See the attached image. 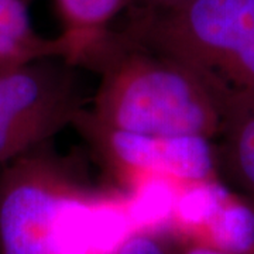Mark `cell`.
Listing matches in <instances>:
<instances>
[{"label":"cell","mask_w":254,"mask_h":254,"mask_svg":"<svg viewBox=\"0 0 254 254\" xmlns=\"http://www.w3.org/2000/svg\"><path fill=\"white\" fill-rule=\"evenodd\" d=\"M48 145L1 165L0 254H115L136 232L128 198Z\"/></svg>","instance_id":"obj_1"},{"label":"cell","mask_w":254,"mask_h":254,"mask_svg":"<svg viewBox=\"0 0 254 254\" xmlns=\"http://www.w3.org/2000/svg\"><path fill=\"white\" fill-rule=\"evenodd\" d=\"M83 63L98 66L92 106L78 122L131 134L218 138L226 102L202 73L145 46L109 33Z\"/></svg>","instance_id":"obj_2"},{"label":"cell","mask_w":254,"mask_h":254,"mask_svg":"<svg viewBox=\"0 0 254 254\" xmlns=\"http://www.w3.org/2000/svg\"><path fill=\"white\" fill-rule=\"evenodd\" d=\"M128 33L202 73L226 103L254 92V0H188L144 11Z\"/></svg>","instance_id":"obj_3"},{"label":"cell","mask_w":254,"mask_h":254,"mask_svg":"<svg viewBox=\"0 0 254 254\" xmlns=\"http://www.w3.org/2000/svg\"><path fill=\"white\" fill-rule=\"evenodd\" d=\"M73 66L51 57L0 72V165L78 123L88 100Z\"/></svg>","instance_id":"obj_4"},{"label":"cell","mask_w":254,"mask_h":254,"mask_svg":"<svg viewBox=\"0 0 254 254\" xmlns=\"http://www.w3.org/2000/svg\"><path fill=\"white\" fill-rule=\"evenodd\" d=\"M110 163L131 175L193 185L220 180L215 144L203 137L131 134L78 122Z\"/></svg>","instance_id":"obj_5"},{"label":"cell","mask_w":254,"mask_h":254,"mask_svg":"<svg viewBox=\"0 0 254 254\" xmlns=\"http://www.w3.org/2000/svg\"><path fill=\"white\" fill-rule=\"evenodd\" d=\"M215 154L220 181L254 206V92L227 100Z\"/></svg>","instance_id":"obj_6"},{"label":"cell","mask_w":254,"mask_h":254,"mask_svg":"<svg viewBox=\"0 0 254 254\" xmlns=\"http://www.w3.org/2000/svg\"><path fill=\"white\" fill-rule=\"evenodd\" d=\"M51 57L68 61L63 38L40 36L23 0H0V72Z\"/></svg>","instance_id":"obj_7"},{"label":"cell","mask_w":254,"mask_h":254,"mask_svg":"<svg viewBox=\"0 0 254 254\" xmlns=\"http://www.w3.org/2000/svg\"><path fill=\"white\" fill-rule=\"evenodd\" d=\"M130 0H55L63 23L61 38L68 61L83 63L95 47L109 34L110 23Z\"/></svg>","instance_id":"obj_8"},{"label":"cell","mask_w":254,"mask_h":254,"mask_svg":"<svg viewBox=\"0 0 254 254\" xmlns=\"http://www.w3.org/2000/svg\"><path fill=\"white\" fill-rule=\"evenodd\" d=\"M115 254H174L168 230L140 229L120 245Z\"/></svg>","instance_id":"obj_9"},{"label":"cell","mask_w":254,"mask_h":254,"mask_svg":"<svg viewBox=\"0 0 254 254\" xmlns=\"http://www.w3.org/2000/svg\"><path fill=\"white\" fill-rule=\"evenodd\" d=\"M170 235H171V240H173L174 254H232L218 250V249H213L210 246L193 242V240H190V239L175 236L171 232H170Z\"/></svg>","instance_id":"obj_10"},{"label":"cell","mask_w":254,"mask_h":254,"mask_svg":"<svg viewBox=\"0 0 254 254\" xmlns=\"http://www.w3.org/2000/svg\"><path fill=\"white\" fill-rule=\"evenodd\" d=\"M138 1L143 4L144 11H164V10L174 9L188 0H138Z\"/></svg>","instance_id":"obj_11"}]
</instances>
